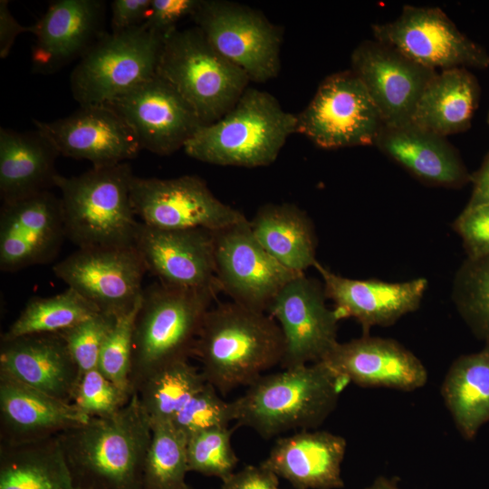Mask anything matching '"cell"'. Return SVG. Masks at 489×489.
<instances>
[{
  "label": "cell",
  "instance_id": "obj_1",
  "mask_svg": "<svg viewBox=\"0 0 489 489\" xmlns=\"http://www.w3.org/2000/svg\"><path fill=\"white\" fill-rule=\"evenodd\" d=\"M151 436L136 393L114 415L91 417L58 435L72 477L82 489H144Z\"/></svg>",
  "mask_w": 489,
  "mask_h": 489
},
{
  "label": "cell",
  "instance_id": "obj_2",
  "mask_svg": "<svg viewBox=\"0 0 489 489\" xmlns=\"http://www.w3.org/2000/svg\"><path fill=\"white\" fill-rule=\"evenodd\" d=\"M283 353L282 330L270 314L229 302L208 310L193 356L206 382L226 394L281 365Z\"/></svg>",
  "mask_w": 489,
  "mask_h": 489
},
{
  "label": "cell",
  "instance_id": "obj_3",
  "mask_svg": "<svg viewBox=\"0 0 489 489\" xmlns=\"http://www.w3.org/2000/svg\"><path fill=\"white\" fill-rule=\"evenodd\" d=\"M347 382L322 361L264 374L235 399L237 426L271 438L321 426Z\"/></svg>",
  "mask_w": 489,
  "mask_h": 489
},
{
  "label": "cell",
  "instance_id": "obj_4",
  "mask_svg": "<svg viewBox=\"0 0 489 489\" xmlns=\"http://www.w3.org/2000/svg\"><path fill=\"white\" fill-rule=\"evenodd\" d=\"M297 133V116L269 92L248 87L218 120L201 127L185 144L190 158L218 166L265 167Z\"/></svg>",
  "mask_w": 489,
  "mask_h": 489
},
{
  "label": "cell",
  "instance_id": "obj_5",
  "mask_svg": "<svg viewBox=\"0 0 489 489\" xmlns=\"http://www.w3.org/2000/svg\"><path fill=\"white\" fill-rule=\"evenodd\" d=\"M134 175L127 162L92 167L73 177L60 174L66 237L78 248L134 246L139 220L131 203Z\"/></svg>",
  "mask_w": 489,
  "mask_h": 489
},
{
  "label": "cell",
  "instance_id": "obj_6",
  "mask_svg": "<svg viewBox=\"0 0 489 489\" xmlns=\"http://www.w3.org/2000/svg\"><path fill=\"white\" fill-rule=\"evenodd\" d=\"M216 289L187 290L159 282L144 288L132 337V392L151 373L188 360Z\"/></svg>",
  "mask_w": 489,
  "mask_h": 489
},
{
  "label": "cell",
  "instance_id": "obj_7",
  "mask_svg": "<svg viewBox=\"0 0 489 489\" xmlns=\"http://www.w3.org/2000/svg\"><path fill=\"white\" fill-rule=\"evenodd\" d=\"M156 73L182 96L205 126L221 119L250 82L197 26L176 28L163 37Z\"/></svg>",
  "mask_w": 489,
  "mask_h": 489
},
{
  "label": "cell",
  "instance_id": "obj_8",
  "mask_svg": "<svg viewBox=\"0 0 489 489\" xmlns=\"http://www.w3.org/2000/svg\"><path fill=\"white\" fill-rule=\"evenodd\" d=\"M163 37L143 24L104 34L71 73L81 106L106 105L156 75Z\"/></svg>",
  "mask_w": 489,
  "mask_h": 489
},
{
  "label": "cell",
  "instance_id": "obj_9",
  "mask_svg": "<svg viewBox=\"0 0 489 489\" xmlns=\"http://www.w3.org/2000/svg\"><path fill=\"white\" fill-rule=\"evenodd\" d=\"M191 18L212 47L243 70L250 82L275 78L283 32L261 12L225 0H199Z\"/></svg>",
  "mask_w": 489,
  "mask_h": 489
},
{
  "label": "cell",
  "instance_id": "obj_10",
  "mask_svg": "<svg viewBox=\"0 0 489 489\" xmlns=\"http://www.w3.org/2000/svg\"><path fill=\"white\" fill-rule=\"evenodd\" d=\"M297 116V133L334 149L374 145L384 126L379 110L351 70L327 76Z\"/></svg>",
  "mask_w": 489,
  "mask_h": 489
},
{
  "label": "cell",
  "instance_id": "obj_11",
  "mask_svg": "<svg viewBox=\"0 0 489 489\" xmlns=\"http://www.w3.org/2000/svg\"><path fill=\"white\" fill-rule=\"evenodd\" d=\"M374 39L436 71L489 67V53L438 7L405 5L393 21L371 25Z\"/></svg>",
  "mask_w": 489,
  "mask_h": 489
},
{
  "label": "cell",
  "instance_id": "obj_12",
  "mask_svg": "<svg viewBox=\"0 0 489 489\" xmlns=\"http://www.w3.org/2000/svg\"><path fill=\"white\" fill-rule=\"evenodd\" d=\"M130 197L139 222L160 229L213 232L246 219L242 212L217 198L195 175L173 178L134 176Z\"/></svg>",
  "mask_w": 489,
  "mask_h": 489
},
{
  "label": "cell",
  "instance_id": "obj_13",
  "mask_svg": "<svg viewBox=\"0 0 489 489\" xmlns=\"http://www.w3.org/2000/svg\"><path fill=\"white\" fill-rule=\"evenodd\" d=\"M212 235L217 286L237 304L266 312L279 292L300 274L265 251L247 218Z\"/></svg>",
  "mask_w": 489,
  "mask_h": 489
},
{
  "label": "cell",
  "instance_id": "obj_14",
  "mask_svg": "<svg viewBox=\"0 0 489 489\" xmlns=\"http://www.w3.org/2000/svg\"><path fill=\"white\" fill-rule=\"evenodd\" d=\"M53 272L100 312L117 318L141 300L147 269L134 246L91 247L78 248Z\"/></svg>",
  "mask_w": 489,
  "mask_h": 489
},
{
  "label": "cell",
  "instance_id": "obj_15",
  "mask_svg": "<svg viewBox=\"0 0 489 489\" xmlns=\"http://www.w3.org/2000/svg\"><path fill=\"white\" fill-rule=\"evenodd\" d=\"M326 299L322 283L300 273L272 302L267 312L284 340L283 369L321 361L338 343L340 320Z\"/></svg>",
  "mask_w": 489,
  "mask_h": 489
},
{
  "label": "cell",
  "instance_id": "obj_16",
  "mask_svg": "<svg viewBox=\"0 0 489 489\" xmlns=\"http://www.w3.org/2000/svg\"><path fill=\"white\" fill-rule=\"evenodd\" d=\"M66 238L61 199L49 190L3 202L0 211L3 273L51 264Z\"/></svg>",
  "mask_w": 489,
  "mask_h": 489
},
{
  "label": "cell",
  "instance_id": "obj_17",
  "mask_svg": "<svg viewBox=\"0 0 489 489\" xmlns=\"http://www.w3.org/2000/svg\"><path fill=\"white\" fill-rule=\"evenodd\" d=\"M134 131L141 149L168 156L205 126L191 106L157 73L106 104Z\"/></svg>",
  "mask_w": 489,
  "mask_h": 489
},
{
  "label": "cell",
  "instance_id": "obj_18",
  "mask_svg": "<svg viewBox=\"0 0 489 489\" xmlns=\"http://www.w3.org/2000/svg\"><path fill=\"white\" fill-rule=\"evenodd\" d=\"M350 64V70L366 88L385 126L411 122L423 91L437 72L375 39L362 41L356 46Z\"/></svg>",
  "mask_w": 489,
  "mask_h": 489
},
{
  "label": "cell",
  "instance_id": "obj_19",
  "mask_svg": "<svg viewBox=\"0 0 489 489\" xmlns=\"http://www.w3.org/2000/svg\"><path fill=\"white\" fill-rule=\"evenodd\" d=\"M33 122L60 155L88 160L92 167L126 162L141 149L129 125L107 105L81 106L65 118Z\"/></svg>",
  "mask_w": 489,
  "mask_h": 489
},
{
  "label": "cell",
  "instance_id": "obj_20",
  "mask_svg": "<svg viewBox=\"0 0 489 489\" xmlns=\"http://www.w3.org/2000/svg\"><path fill=\"white\" fill-rule=\"evenodd\" d=\"M134 247L147 273L159 283L180 289L219 291L212 231L160 229L139 222Z\"/></svg>",
  "mask_w": 489,
  "mask_h": 489
},
{
  "label": "cell",
  "instance_id": "obj_21",
  "mask_svg": "<svg viewBox=\"0 0 489 489\" xmlns=\"http://www.w3.org/2000/svg\"><path fill=\"white\" fill-rule=\"evenodd\" d=\"M321 361L345 382L364 388L413 391L427 381V370L413 352L392 339L369 334L338 342Z\"/></svg>",
  "mask_w": 489,
  "mask_h": 489
},
{
  "label": "cell",
  "instance_id": "obj_22",
  "mask_svg": "<svg viewBox=\"0 0 489 489\" xmlns=\"http://www.w3.org/2000/svg\"><path fill=\"white\" fill-rule=\"evenodd\" d=\"M322 279L327 299L333 302L339 320L355 319L363 335L373 326H389L416 311L427 287V280L417 278L402 283L377 279L358 280L336 274L319 262L314 265Z\"/></svg>",
  "mask_w": 489,
  "mask_h": 489
},
{
  "label": "cell",
  "instance_id": "obj_23",
  "mask_svg": "<svg viewBox=\"0 0 489 489\" xmlns=\"http://www.w3.org/2000/svg\"><path fill=\"white\" fill-rule=\"evenodd\" d=\"M105 6L101 0L52 2L34 24V72L53 73L82 58L104 35Z\"/></svg>",
  "mask_w": 489,
  "mask_h": 489
},
{
  "label": "cell",
  "instance_id": "obj_24",
  "mask_svg": "<svg viewBox=\"0 0 489 489\" xmlns=\"http://www.w3.org/2000/svg\"><path fill=\"white\" fill-rule=\"evenodd\" d=\"M0 373L70 404L81 375L60 333L1 339Z\"/></svg>",
  "mask_w": 489,
  "mask_h": 489
},
{
  "label": "cell",
  "instance_id": "obj_25",
  "mask_svg": "<svg viewBox=\"0 0 489 489\" xmlns=\"http://www.w3.org/2000/svg\"><path fill=\"white\" fill-rule=\"evenodd\" d=\"M90 418L72 404L0 373V445L40 441L82 425Z\"/></svg>",
  "mask_w": 489,
  "mask_h": 489
},
{
  "label": "cell",
  "instance_id": "obj_26",
  "mask_svg": "<svg viewBox=\"0 0 489 489\" xmlns=\"http://www.w3.org/2000/svg\"><path fill=\"white\" fill-rule=\"evenodd\" d=\"M346 439L324 430H300L280 437L261 463L295 489L343 487Z\"/></svg>",
  "mask_w": 489,
  "mask_h": 489
},
{
  "label": "cell",
  "instance_id": "obj_27",
  "mask_svg": "<svg viewBox=\"0 0 489 489\" xmlns=\"http://www.w3.org/2000/svg\"><path fill=\"white\" fill-rule=\"evenodd\" d=\"M374 146L427 185L459 188L470 183L471 174L446 138L411 122L384 125Z\"/></svg>",
  "mask_w": 489,
  "mask_h": 489
},
{
  "label": "cell",
  "instance_id": "obj_28",
  "mask_svg": "<svg viewBox=\"0 0 489 489\" xmlns=\"http://www.w3.org/2000/svg\"><path fill=\"white\" fill-rule=\"evenodd\" d=\"M60 156L39 130L18 132L0 128V196L2 202L20 199L54 187Z\"/></svg>",
  "mask_w": 489,
  "mask_h": 489
},
{
  "label": "cell",
  "instance_id": "obj_29",
  "mask_svg": "<svg viewBox=\"0 0 489 489\" xmlns=\"http://www.w3.org/2000/svg\"><path fill=\"white\" fill-rule=\"evenodd\" d=\"M481 98V87L467 68L441 71L430 80L414 110L411 123L447 137L469 129Z\"/></svg>",
  "mask_w": 489,
  "mask_h": 489
},
{
  "label": "cell",
  "instance_id": "obj_30",
  "mask_svg": "<svg viewBox=\"0 0 489 489\" xmlns=\"http://www.w3.org/2000/svg\"><path fill=\"white\" fill-rule=\"evenodd\" d=\"M250 226L265 251L288 269L304 273L318 263L313 224L297 206L266 204L257 210Z\"/></svg>",
  "mask_w": 489,
  "mask_h": 489
},
{
  "label": "cell",
  "instance_id": "obj_31",
  "mask_svg": "<svg viewBox=\"0 0 489 489\" xmlns=\"http://www.w3.org/2000/svg\"><path fill=\"white\" fill-rule=\"evenodd\" d=\"M440 390L457 430L473 439L489 422V346L455 360Z\"/></svg>",
  "mask_w": 489,
  "mask_h": 489
},
{
  "label": "cell",
  "instance_id": "obj_32",
  "mask_svg": "<svg viewBox=\"0 0 489 489\" xmlns=\"http://www.w3.org/2000/svg\"><path fill=\"white\" fill-rule=\"evenodd\" d=\"M0 489H82L73 481L58 436L0 445Z\"/></svg>",
  "mask_w": 489,
  "mask_h": 489
},
{
  "label": "cell",
  "instance_id": "obj_33",
  "mask_svg": "<svg viewBox=\"0 0 489 489\" xmlns=\"http://www.w3.org/2000/svg\"><path fill=\"white\" fill-rule=\"evenodd\" d=\"M206 382L201 371L183 360L151 373L134 393L151 424L171 422Z\"/></svg>",
  "mask_w": 489,
  "mask_h": 489
},
{
  "label": "cell",
  "instance_id": "obj_34",
  "mask_svg": "<svg viewBox=\"0 0 489 489\" xmlns=\"http://www.w3.org/2000/svg\"><path fill=\"white\" fill-rule=\"evenodd\" d=\"M98 312L93 304L68 287L53 296L31 298L1 339L59 333Z\"/></svg>",
  "mask_w": 489,
  "mask_h": 489
},
{
  "label": "cell",
  "instance_id": "obj_35",
  "mask_svg": "<svg viewBox=\"0 0 489 489\" xmlns=\"http://www.w3.org/2000/svg\"><path fill=\"white\" fill-rule=\"evenodd\" d=\"M143 469L144 489H188L187 439L170 422L151 424Z\"/></svg>",
  "mask_w": 489,
  "mask_h": 489
},
{
  "label": "cell",
  "instance_id": "obj_36",
  "mask_svg": "<svg viewBox=\"0 0 489 489\" xmlns=\"http://www.w3.org/2000/svg\"><path fill=\"white\" fill-rule=\"evenodd\" d=\"M452 299L471 331L489 346V257L464 261L454 278Z\"/></svg>",
  "mask_w": 489,
  "mask_h": 489
},
{
  "label": "cell",
  "instance_id": "obj_37",
  "mask_svg": "<svg viewBox=\"0 0 489 489\" xmlns=\"http://www.w3.org/2000/svg\"><path fill=\"white\" fill-rule=\"evenodd\" d=\"M232 432L229 427H215L190 436L187 446L189 472L221 482L235 473L239 460L232 446Z\"/></svg>",
  "mask_w": 489,
  "mask_h": 489
},
{
  "label": "cell",
  "instance_id": "obj_38",
  "mask_svg": "<svg viewBox=\"0 0 489 489\" xmlns=\"http://www.w3.org/2000/svg\"><path fill=\"white\" fill-rule=\"evenodd\" d=\"M218 393L206 382L170 423L187 439L204 430L229 427L236 420L235 401H225Z\"/></svg>",
  "mask_w": 489,
  "mask_h": 489
},
{
  "label": "cell",
  "instance_id": "obj_39",
  "mask_svg": "<svg viewBox=\"0 0 489 489\" xmlns=\"http://www.w3.org/2000/svg\"><path fill=\"white\" fill-rule=\"evenodd\" d=\"M141 300L129 312L116 318L101 350L97 369L122 391L132 396L130 370L135 319Z\"/></svg>",
  "mask_w": 489,
  "mask_h": 489
},
{
  "label": "cell",
  "instance_id": "obj_40",
  "mask_svg": "<svg viewBox=\"0 0 489 489\" xmlns=\"http://www.w3.org/2000/svg\"><path fill=\"white\" fill-rule=\"evenodd\" d=\"M131 397L94 369L80 375L71 404L90 417H106L120 411Z\"/></svg>",
  "mask_w": 489,
  "mask_h": 489
},
{
  "label": "cell",
  "instance_id": "obj_41",
  "mask_svg": "<svg viewBox=\"0 0 489 489\" xmlns=\"http://www.w3.org/2000/svg\"><path fill=\"white\" fill-rule=\"evenodd\" d=\"M116 318L101 312L59 332L65 340L81 374L97 369L102 345Z\"/></svg>",
  "mask_w": 489,
  "mask_h": 489
},
{
  "label": "cell",
  "instance_id": "obj_42",
  "mask_svg": "<svg viewBox=\"0 0 489 489\" xmlns=\"http://www.w3.org/2000/svg\"><path fill=\"white\" fill-rule=\"evenodd\" d=\"M461 237L467 258L489 257V203L464 208L453 223Z\"/></svg>",
  "mask_w": 489,
  "mask_h": 489
},
{
  "label": "cell",
  "instance_id": "obj_43",
  "mask_svg": "<svg viewBox=\"0 0 489 489\" xmlns=\"http://www.w3.org/2000/svg\"><path fill=\"white\" fill-rule=\"evenodd\" d=\"M199 0H151L143 25L164 37L186 16H192Z\"/></svg>",
  "mask_w": 489,
  "mask_h": 489
},
{
  "label": "cell",
  "instance_id": "obj_44",
  "mask_svg": "<svg viewBox=\"0 0 489 489\" xmlns=\"http://www.w3.org/2000/svg\"><path fill=\"white\" fill-rule=\"evenodd\" d=\"M221 489H282L279 477L270 469L259 465H246L222 481ZM295 489V488H293Z\"/></svg>",
  "mask_w": 489,
  "mask_h": 489
},
{
  "label": "cell",
  "instance_id": "obj_45",
  "mask_svg": "<svg viewBox=\"0 0 489 489\" xmlns=\"http://www.w3.org/2000/svg\"><path fill=\"white\" fill-rule=\"evenodd\" d=\"M151 0H114L111 2V33H120L143 24Z\"/></svg>",
  "mask_w": 489,
  "mask_h": 489
},
{
  "label": "cell",
  "instance_id": "obj_46",
  "mask_svg": "<svg viewBox=\"0 0 489 489\" xmlns=\"http://www.w3.org/2000/svg\"><path fill=\"white\" fill-rule=\"evenodd\" d=\"M7 0L0 1V57L6 58L17 35L23 33L34 34V24L24 26L11 14Z\"/></svg>",
  "mask_w": 489,
  "mask_h": 489
},
{
  "label": "cell",
  "instance_id": "obj_47",
  "mask_svg": "<svg viewBox=\"0 0 489 489\" xmlns=\"http://www.w3.org/2000/svg\"><path fill=\"white\" fill-rule=\"evenodd\" d=\"M472 194L465 208L489 203V151L485 154L479 168L471 174Z\"/></svg>",
  "mask_w": 489,
  "mask_h": 489
},
{
  "label": "cell",
  "instance_id": "obj_48",
  "mask_svg": "<svg viewBox=\"0 0 489 489\" xmlns=\"http://www.w3.org/2000/svg\"><path fill=\"white\" fill-rule=\"evenodd\" d=\"M365 489H399L395 484L384 476L378 477Z\"/></svg>",
  "mask_w": 489,
  "mask_h": 489
},
{
  "label": "cell",
  "instance_id": "obj_49",
  "mask_svg": "<svg viewBox=\"0 0 489 489\" xmlns=\"http://www.w3.org/2000/svg\"><path fill=\"white\" fill-rule=\"evenodd\" d=\"M486 122L489 125V110H488L487 116H486Z\"/></svg>",
  "mask_w": 489,
  "mask_h": 489
},
{
  "label": "cell",
  "instance_id": "obj_50",
  "mask_svg": "<svg viewBox=\"0 0 489 489\" xmlns=\"http://www.w3.org/2000/svg\"><path fill=\"white\" fill-rule=\"evenodd\" d=\"M188 489H193L192 487H189Z\"/></svg>",
  "mask_w": 489,
  "mask_h": 489
}]
</instances>
